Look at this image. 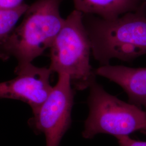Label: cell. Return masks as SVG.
Returning a JSON list of instances; mask_svg holds the SVG:
<instances>
[{
  "label": "cell",
  "mask_w": 146,
  "mask_h": 146,
  "mask_svg": "<svg viewBox=\"0 0 146 146\" xmlns=\"http://www.w3.org/2000/svg\"><path fill=\"white\" fill-rule=\"evenodd\" d=\"M63 0H37L29 5L20 25L0 40V58L11 57L21 68L50 48L65 19L60 7Z\"/></svg>",
  "instance_id": "1"
},
{
  "label": "cell",
  "mask_w": 146,
  "mask_h": 146,
  "mask_svg": "<svg viewBox=\"0 0 146 146\" xmlns=\"http://www.w3.org/2000/svg\"><path fill=\"white\" fill-rule=\"evenodd\" d=\"M92 54L101 66L112 59L131 61L146 55V16L139 8L113 19L84 20Z\"/></svg>",
  "instance_id": "2"
},
{
  "label": "cell",
  "mask_w": 146,
  "mask_h": 146,
  "mask_svg": "<svg viewBox=\"0 0 146 146\" xmlns=\"http://www.w3.org/2000/svg\"><path fill=\"white\" fill-rule=\"evenodd\" d=\"M84 15L73 11L50 47L49 68L52 73L68 75L72 86L78 90L89 88L96 75L90 63L92 47Z\"/></svg>",
  "instance_id": "3"
},
{
  "label": "cell",
  "mask_w": 146,
  "mask_h": 146,
  "mask_svg": "<svg viewBox=\"0 0 146 146\" xmlns=\"http://www.w3.org/2000/svg\"><path fill=\"white\" fill-rule=\"evenodd\" d=\"M89 88V113L84 122V138L90 139L99 134H106L117 139L142 129L146 111L109 94L96 81Z\"/></svg>",
  "instance_id": "4"
},
{
  "label": "cell",
  "mask_w": 146,
  "mask_h": 146,
  "mask_svg": "<svg viewBox=\"0 0 146 146\" xmlns=\"http://www.w3.org/2000/svg\"><path fill=\"white\" fill-rule=\"evenodd\" d=\"M58 75V82L46 100L33 113L31 123L46 137V146H58L72 122L74 89L69 76Z\"/></svg>",
  "instance_id": "5"
},
{
  "label": "cell",
  "mask_w": 146,
  "mask_h": 146,
  "mask_svg": "<svg viewBox=\"0 0 146 146\" xmlns=\"http://www.w3.org/2000/svg\"><path fill=\"white\" fill-rule=\"evenodd\" d=\"M15 78L0 83V98L18 100L29 104L33 112L38 110L51 92L52 72L31 63L16 68Z\"/></svg>",
  "instance_id": "6"
},
{
  "label": "cell",
  "mask_w": 146,
  "mask_h": 146,
  "mask_svg": "<svg viewBox=\"0 0 146 146\" xmlns=\"http://www.w3.org/2000/svg\"><path fill=\"white\" fill-rule=\"evenodd\" d=\"M96 75L108 79L123 89L129 102L146 110V67L132 68L107 64L97 68Z\"/></svg>",
  "instance_id": "7"
},
{
  "label": "cell",
  "mask_w": 146,
  "mask_h": 146,
  "mask_svg": "<svg viewBox=\"0 0 146 146\" xmlns=\"http://www.w3.org/2000/svg\"><path fill=\"white\" fill-rule=\"evenodd\" d=\"M75 9L83 14L113 19L137 11L141 0H73Z\"/></svg>",
  "instance_id": "8"
},
{
  "label": "cell",
  "mask_w": 146,
  "mask_h": 146,
  "mask_svg": "<svg viewBox=\"0 0 146 146\" xmlns=\"http://www.w3.org/2000/svg\"><path fill=\"white\" fill-rule=\"evenodd\" d=\"M28 7V5L24 3L14 9L0 10V40L13 31L19 20L25 14Z\"/></svg>",
  "instance_id": "9"
},
{
  "label": "cell",
  "mask_w": 146,
  "mask_h": 146,
  "mask_svg": "<svg viewBox=\"0 0 146 146\" xmlns=\"http://www.w3.org/2000/svg\"><path fill=\"white\" fill-rule=\"evenodd\" d=\"M120 146H146V141H137L129 137V136H125L117 138Z\"/></svg>",
  "instance_id": "10"
},
{
  "label": "cell",
  "mask_w": 146,
  "mask_h": 146,
  "mask_svg": "<svg viewBox=\"0 0 146 146\" xmlns=\"http://www.w3.org/2000/svg\"><path fill=\"white\" fill-rule=\"evenodd\" d=\"M24 0H0V10H11L23 5Z\"/></svg>",
  "instance_id": "11"
},
{
  "label": "cell",
  "mask_w": 146,
  "mask_h": 146,
  "mask_svg": "<svg viewBox=\"0 0 146 146\" xmlns=\"http://www.w3.org/2000/svg\"><path fill=\"white\" fill-rule=\"evenodd\" d=\"M139 8L141 9V11L143 13V14L146 16V2H142Z\"/></svg>",
  "instance_id": "12"
},
{
  "label": "cell",
  "mask_w": 146,
  "mask_h": 146,
  "mask_svg": "<svg viewBox=\"0 0 146 146\" xmlns=\"http://www.w3.org/2000/svg\"><path fill=\"white\" fill-rule=\"evenodd\" d=\"M141 131L142 132V133H145V134H146V122H145V124L144 127L142 128V129L141 130Z\"/></svg>",
  "instance_id": "13"
},
{
  "label": "cell",
  "mask_w": 146,
  "mask_h": 146,
  "mask_svg": "<svg viewBox=\"0 0 146 146\" xmlns=\"http://www.w3.org/2000/svg\"><path fill=\"white\" fill-rule=\"evenodd\" d=\"M142 2H146V0H141Z\"/></svg>",
  "instance_id": "14"
}]
</instances>
